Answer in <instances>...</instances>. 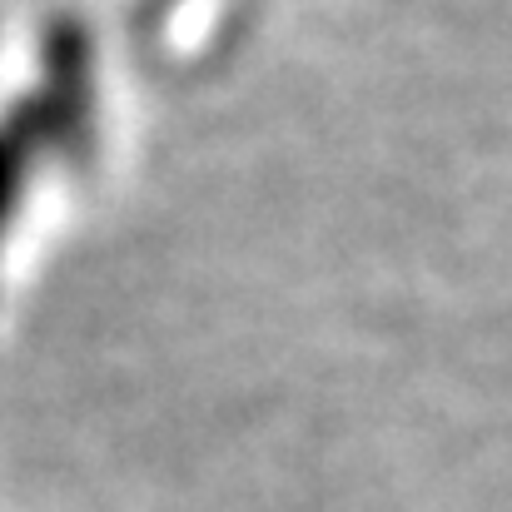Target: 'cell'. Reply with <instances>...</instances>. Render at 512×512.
<instances>
[{
	"label": "cell",
	"mask_w": 512,
	"mask_h": 512,
	"mask_svg": "<svg viewBox=\"0 0 512 512\" xmlns=\"http://www.w3.org/2000/svg\"><path fill=\"white\" fill-rule=\"evenodd\" d=\"M65 135L80 140L85 130H80L70 115H60L45 90H40L35 100H25V105L10 115V125L0 120V234H5L15 204H20V189H25V174H30V160H35V145H55V140H65Z\"/></svg>",
	"instance_id": "6da1fadb"
}]
</instances>
